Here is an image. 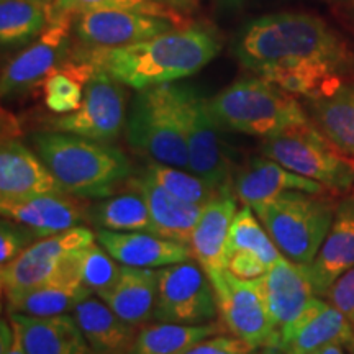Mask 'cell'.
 Instances as JSON below:
<instances>
[{
    "mask_svg": "<svg viewBox=\"0 0 354 354\" xmlns=\"http://www.w3.org/2000/svg\"><path fill=\"white\" fill-rule=\"evenodd\" d=\"M95 354H130L136 326L122 320L104 300L87 297L71 312Z\"/></svg>",
    "mask_w": 354,
    "mask_h": 354,
    "instance_id": "cell-26",
    "label": "cell"
},
{
    "mask_svg": "<svg viewBox=\"0 0 354 354\" xmlns=\"http://www.w3.org/2000/svg\"><path fill=\"white\" fill-rule=\"evenodd\" d=\"M336 209L330 196L287 190L253 210L279 251L294 263L308 266L330 232Z\"/></svg>",
    "mask_w": 354,
    "mask_h": 354,
    "instance_id": "cell-5",
    "label": "cell"
},
{
    "mask_svg": "<svg viewBox=\"0 0 354 354\" xmlns=\"http://www.w3.org/2000/svg\"><path fill=\"white\" fill-rule=\"evenodd\" d=\"M214 286L218 315L225 328L256 348L277 346L279 335L256 281L233 276L228 269L207 272Z\"/></svg>",
    "mask_w": 354,
    "mask_h": 354,
    "instance_id": "cell-11",
    "label": "cell"
},
{
    "mask_svg": "<svg viewBox=\"0 0 354 354\" xmlns=\"http://www.w3.org/2000/svg\"><path fill=\"white\" fill-rule=\"evenodd\" d=\"M261 154L323 184L335 196L354 187V159L331 143L312 120L263 140Z\"/></svg>",
    "mask_w": 354,
    "mask_h": 354,
    "instance_id": "cell-7",
    "label": "cell"
},
{
    "mask_svg": "<svg viewBox=\"0 0 354 354\" xmlns=\"http://www.w3.org/2000/svg\"><path fill=\"white\" fill-rule=\"evenodd\" d=\"M261 354H284V353H282L281 348H277V346H266V348H263Z\"/></svg>",
    "mask_w": 354,
    "mask_h": 354,
    "instance_id": "cell-44",
    "label": "cell"
},
{
    "mask_svg": "<svg viewBox=\"0 0 354 354\" xmlns=\"http://www.w3.org/2000/svg\"><path fill=\"white\" fill-rule=\"evenodd\" d=\"M225 2H228L230 6H238V3H241L243 0H225Z\"/></svg>",
    "mask_w": 354,
    "mask_h": 354,
    "instance_id": "cell-46",
    "label": "cell"
},
{
    "mask_svg": "<svg viewBox=\"0 0 354 354\" xmlns=\"http://www.w3.org/2000/svg\"><path fill=\"white\" fill-rule=\"evenodd\" d=\"M0 210L3 218L15 221L41 238L81 227L87 215L86 207L68 197V194L0 201Z\"/></svg>",
    "mask_w": 354,
    "mask_h": 354,
    "instance_id": "cell-20",
    "label": "cell"
},
{
    "mask_svg": "<svg viewBox=\"0 0 354 354\" xmlns=\"http://www.w3.org/2000/svg\"><path fill=\"white\" fill-rule=\"evenodd\" d=\"M94 241H97V234L81 225L33 243L0 269L3 294L44 284L63 271L74 251Z\"/></svg>",
    "mask_w": 354,
    "mask_h": 354,
    "instance_id": "cell-12",
    "label": "cell"
},
{
    "mask_svg": "<svg viewBox=\"0 0 354 354\" xmlns=\"http://www.w3.org/2000/svg\"><path fill=\"white\" fill-rule=\"evenodd\" d=\"M176 26L183 25L145 13L99 10L77 15L74 35L86 46H123L169 32Z\"/></svg>",
    "mask_w": 354,
    "mask_h": 354,
    "instance_id": "cell-15",
    "label": "cell"
},
{
    "mask_svg": "<svg viewBox=\"0 0 354 354\" xmlns=\"http://www.w3.org/2000/svg\"><path fill=\"white\" fill-rule=\"evenodd\" d=\"M143 196L151 215L154 233L166 240L190 245L192 233L202 214V205L172 196L161 185L141 174L130 183Z\"/></svg>",
    "mask_w": 354,
    "mask_h": 354,
    "instance_id": "cell-25",
    "label": "cell"
},
{
    "mask_svg": "<svg viewBox=\"0 0 354 354\" xmlns=\"http://www.w3.org/2000/svg\"><path fill=\"white\" fill-rule=\"evenodd\" d=\"M125 87L104 71L91 69V76L84 84V97L79 109L46 120L48 130L102 143L118 138L125 125Z\"/></svg>",
    "mask_w": 354,
    "mask_h": 354,
    "instance_id": "cell-9",
    "label": "cell"
},
{
    "mask_svg": "<svg viewBox=\"0 0 354 354\" xmlns=\"http://www.w3.org/2000/svg\"><path fill=\"white\" fill-rule=\"evenodd\" d=\"M74 251L66 268L44 284L6 294L8 312L33 317H53L73 312L92 292L81 281Z\"/></svg>",
    "mask_w": 354,
    "mask_h": 354,
    "instance_id": "cell-19",
    "label": "cell"
},
{
    "mask_svg": "<svg viewBox=\"0 0 354 354\" xmlns=\"http://www.w3.org/2000/svg\"><path fill=\"white\" fill-rule=\"evenodd\" d=\"M207 104L223 130L263 140L310 120L297 95L259 76L238 79Z\"/></svg>",
    "mask_w": 354,
    "mask_h": 354,
    "instance_id": "cell-4",
    "label": "cell"
},
{
    "mask_svg": "<svg viewBox=\"0 0 354 354\" xmlns=\"http://www.w3.org/2000/svg\"><path fill=\"white\" fill-rule=\"evenodd\" d=\"M100 243L118 263L130 268L161 269L194 258L189 245L166 240L154 233L109 232L97 230Z\"/></svg>",
    "mask_w": 354,
    "mask_h": 354,
    "instance_id": "cell-21",
    "label": "cell"
},
{
    "mask_svg": "<svg viewBox=\"0 0 354 354\" xmlns=\"http://www.w3.org/2000/svg\"><path fill=\"white\" fill-rule=\"evenodd\" d=\"M233 251L256 254L268 266V269L284 256L250 205H243V209L234 215L228 238V254Z\"/></svg>",
    "mask_w": 354,
    "mask_h": 354,
    "instance_id": "cell-33",
    "label": "cell"
},
{
    "mask_svg": "<svg viewBox=\"0 0 354 354\" xmlns=\"http://www.w3.org/2000/svg\"><path fill=\"white\" fill-rule=\"evenodd\" d=\"M254 281L258 282L277 335L289 326L317 295L308 266L294 263L286 256L277 259Z\"/></svg>",
    "mask_w": 354,
    "mask_h": 354,
    "instance_id": "cell-16",
    "label": "cell"
},
{
    "mask_svg": "<svg viewBox=\"0 0 354 354\" xmlns=\"http://www.w3.org/2000/svg\"><path fill=\"white\" fill-rule=\"evenodd\" d=\"M0 354H26L19 326L8 317L0 323Z\"/></svg>",
    "mask_w": 354,
    "mask_h": 354,
    "instance_id": "cell-41",
    "label": "cell"
},
{
    "mask_svg": "<svg viewBox=\"0 0 354 354\" xmlns=\"http://www.w3.org/2000/svg\"><path fill=\"white\" fill-rule=\"evenodd\" d=\"M287 190L335 196L323 184L295 174L268 156L251 158L234 179V192L238 201H241L243 205H250L251 209L269 203Z\"/></svg>",
    "mask_w": 354,
    "mask_h": 354,
    "instance_id": "cell-18",
    "label": "cell"
},
{
    "mask_svg": "<svg viewBox=\"0 0 354 354\" xmlns=\"http://www.w3.org/2000/svg\"><path fill=\"white\" fill-rule=\"evenodd\" d=\"M43 2H46V3H48V6H53V3H55V2H56V0H43Z\"/></svg>",
    "mask_w": 354,
    "mask_h": 354,
    "instance_id": "cell-47",
    "label": "cell"
},
{
    "mask_svg": "<svg viewBox=\"0 0 354 354\" xmlns=\"http://www.w3.org/2000/svg\"><path fill=\"white\" fill-rule=\"evenodd\" d=\"M133 149L162 165L189 171V153L177 84L138 91L127 118Z\"/></svg>",
    "mask_w": 354,
    "mask_h": 354,
    "instance_id": "cell-6",
    "label": "cell"
},
{
    "mask_svg": "<svg viewBox=\"0 0 354 354\" xmlns=\"http://www.w3.org/2000/svg\"><path fill=\"white\" fill-rule=\"evenodd\" d=\"M73 15H57L50 20L44 32L6 64L0 77L3 97L28 91L44 81L68 57L71 50Z\"/></svg>",
    "mask_w": 354,
    "mask_h": 354,
    "instance_id": "cell-13",
    "label": "cell"
},
{
    "mask_svg": "<svg viewBox=\"0 0 354 354\" xmlns=\"http://www.w3.org/2000/svg\"><path fill=\"white\" fill-rule=\"evenodd\" d=\"M323 2L331 3V6H339V3H344V2H346V0H323Z\"/></svg>",
    "mask_w": 354,
    "mask_h": 354,
    "instance_id": "cell-45",
    "label": "cell"
},
{
    "mask_svg": "<svg viewBox=\"0 0 354 354\" xmlns=\"http://www.w3.org/2000/svg\"><path fill=\"white\" fill-rule=\"evenodd\" d=\"M220 331L221 325L216 322L202 325L158 322L138 331L130 354H187L196 344Z\"/></svg>",
    "mask_w": 354,
    "mask_h": 354,
    "instance_id": "cell-29",
    "label": "cell"
},
{
    "mask_svg": "<svg viewBox=\"0 0 354 354\" xmlns=\"http://www.w3.org/2000/svg\"><path fill=\"white\" fill-rule=\"evenodd\" d=\"M50 24V6L43 0H0V41L17 46L39 37Z\"/></svg>",
    "mask_w": 354,
    "mask_h": 354,
    "instance_id": "cell-31",
    "label": "cell"
},
{
    "mask_svg": "<svg viewBox=\"0 0 354 354\" xmlns=\"http://www.w3.org/2000/svg\"><path fill=\"white\" fill-rule=\"evenodd\" d=\"M227 269L233 276L245 279V281H254V279H259L268 271V266L253 253L233 251V253L228 254Z\"/></svg>",
    "mask_w": 354,
    "mask_h": 354,
    "instance_id": "cell-40",
    "label": "cell"
},
{
    "mask_svg": "<svg viewBox=\"0 0 354 354\" xmlns=\"http://www.w3.org/2000/svg\"><path fill=\"white\" fill-rule=\"evenodd\" d=\"M68 194L44 161L20 140L3 138L0 148V201Z\"/></svg>",
    "mask_w": 354,
    "mask_h": 354,
    "instance_id": "cell-17",
    "label": "cell"
},
{
    "mask_svg": "<svg viewBox=\"0 0 354 354\" xmlns=\"http://www.w3.org/2000/svg\"><path fill=\"white\" fill-rule=\"evenodd\" d=\"M30 234L15 221H2L0 228V264L7 266L26 250Z\"/></svg>",
    "mask_w": 354,
    "mask_h": 354,
    "instance_id": "cell-37",
    "label": "cell"
},
{
    "mask_svg": "<svg viewBox=\"0 0 354 354\" xmlns=\"http://www.w3.org/2000/svg\"><path fill=\"white\" fill-rule=\"evenodd\" d=\"M143 176L161 185L172 196L202 207L218 197L220 194H223L225 190H230L216 187L209 180L202 179L187 169H180V167L162 165V162L156 161H151L145 167Z\"/></svg>",
    "mask_w": 354,
    "mask_h": 354,
    "instance_id": "cell-32",
    "label": "cell"
},
{
    "mask_svg": "<svg viewBox=\"0 0 354 354\" xmlns=\"http://www.w3.org/2000/svg\"><path fill=\"white\" fill-rule=\"evenodd\" d=\"M326 297L330 299L331 305H335L348 318V322L354 328V268L344 272L330 287V290L326 292Z\"/></svg>",
    "mask_w": 354,
    "mask_h": 354,
    "instance_id": "cell-38",
    "label": "cell"
},
{
    "mask_svg": "<svg viewBox=\"0 0 354 354\" xmlns=\"http://www.w3.org/2000/svg\"><path fill=\"white\" fill-rule=\"evenodd\" d=\"M307 109L318 130L354 159V81L333 94L307 100Z\"/></svg>",
    "mask_w": 354,
    "mask_h": 354,
    "instance_id": "cell-28",
    "label": "cell"
},
{
    "mask_svg": "<svg viewBox=\"0 0 354 354\" xmlns=\"http://www.w3.org/2000/svg\"><path fill=\"white\" fill-rule=\"evenodd\" d=\"M308 354H344L342 344H328V346H323L317 351L308 353Z\"/></svg>",
    "mask_w": 354,
    "mask_h": 354,
    "instance_id": "cell-43",
    "label": "cell"
},
{
    "mask_svg": "<svg viewBox=\"0 0 354 354\" xmlns=\"http://www.w3.org/2000/svg\"><path fill=\"white\" fill-rule=\"evenodd\" d=\"M158 299L154 318L158 322L202 325L218 315L214 286L205 269L194 261L158 269Z\"/></svg>",
    "mask_w": 354,
    "mask_h": 354,
    "instance_id": "cell-10",
    "label": "cell"
},
{
    "mask_svg": "<svg viewBox=\"0 0 354 354\" xmlns=\"http://www.w3.org/2000/svg\"><path fill=\"white\" fill-rule=\"evenodd\" d=\"M243 68L305 99L333 94L354 81V53L317 15L281 12L243 26L233 44Z\"/></svg>",
    "mask_w": 354,
    "mask_h": 354,
    "instance_id": "cell-1",
    "label": "cell"
},
{
    "mask_svg": "<svg viewBox=\"0 0 354 354\" xmlns=\"http://www.w3.org/2000/svg\"><path fill=\"white\" fill-rule=\"evenodd\" d=\"M109 196L91 210L92 220L100 230L109 232H143L154 233L153 220L145 198L138 190ZM156 234V233H154Z\"/></svg>",
    "mask_w": 354,
    "mask_h": 354,
    "instance_id": "cell-30",
    "label": "cell"
},
{
    "mask_svg": "<svg viewBox=\"0 0 354 354\" xmlns=\"http://www.w3.org/2000/svg\"><path fill=\"white\" fill-rule=\"evenodd\" d=\"M236 212L238 201L230 190H225L203 205L189 246L194 259L205 269V272L227 269L230 230Z\"/></svg>",
    "mask_w": 354,
    "mask_h": 354,
    "instance_id": "cell-23",
    "label": "cell"
},
{
    "mask_svg": "<svg viewBox=\"0 0 354 354\" xmlns=\"http://www.w3.org/2000/svg\"><path fill=\"white\" fill-rule=\"evenodd\" d=\"M76 259L81 281L92 294H97L100 299L107 295L120 279V263L100 243L97 245V241H94L77 250Z\"/></svg>",
    "mask_w": 354,
    "mask_h": 354,
    "instance_id": "cell-35",
    "label": "cell"
},
{
    "mask_svg": "<svg viewBox=\"0 0 354 354\" xmlns=\"http://www.w3.org/2000/svg\"><path fill=\"white\" fill-rule=\"evenodd\" d=\"M354 268V201L338 205L335 220L315 259L308 264L310 279L317 295H326L330 287Z\"/></svg>",
    "mask_w": 354,
    "mask_h": 354,
    "instance_id": "cell-22",
    "label": "cell"
},
{
    "mask_svg": "<svg viewBox=\"0 0 354 354\" xmlns=\"http://www.w3.org/2000/svg\"><path fill=\"white\" fill-rule=\"evenodd\" d=\"M158 271L149 268H130L122 264L120 279L102 300L122 320L143 326L154 317L158 299Z\"/></svg>",
    "mask_w": 354,
    "mask_h": 354,
    "instance_id": "cell-27",
    "label": "cell"
},
{
    "mask_svg": "<svg viewBox=\"0 0 354 354\" xmlns=\"http://www.w3.org/2000/svg\"><path fill=\"white\" fill-rule=\"evenodd\" d=\"M8 317L19 326L26 354H95L69 313L33 317L10 312Z\"/></svg>",
    "mask_w": 354,
    "mask_h": 354,
    "instance_id": "cell-24",
    "label": "cell"
},
{
    "mask_svg": "<svg viewBox=\"0 0 354 354\" xmlns=\"http://www.w3.org/2000/svg\"><path fill=\"white\" fill-rule=\"evenodd\" d=\"M351 3H353V6H354V0H351Z\"/></svg>",
    "mask_w": 354,
    "mask_h": 354,
    "instance_id": "cell-48",
    "label": "cell"
},
{
    "mask_svg": "<svg viewBox=\"0 0 354 354\" xmlns=\"http://www.w3.org/2000/svg\"><path fill=\"white\" fill-rule=\"evenodd\" d=\"M99 10H123L145 13V15L161 17L177 25H187L183 13L158 0H56L50 6V20L57 15L77 17L86 12Z\"/></svg>",
    "mask_w": 354,
    "mask_h": 354,
    "instance_id": "cell-34",
    "label": "cell"
},
{
    "mask_svg": "<svg viewBox=\"0 0 354 354\" xmlns=\"http://www.w3.org/2000/svg\"><path fill=\"white\" fill-rule=\"evenodd\" d=\"M158 2L169 6L177 12L192 13L198 7V0H158Z\"/></svg>",
    "mask_w": 354,
    "mask_h": 354,
    "instance_id": "cell-42",
    "label": "cell"
},
{
    "mask_svg": "<svg viewBox=\"0 0 354 354\" xmlns=\"http://www.w3.org/2000/svg\"><path fill=\"white\" fill-rule=\"evenodd\" d=\"M32 140L38 156L73 197H109L131 174L127 154L102 141L51 130L35 133Z\"/></svg>",
    "mask_w": 354,
    "mask_h": 354,
    "instance_id": "cell-3",
    "label": "cell"
},
{
    "mask_svg": "<svg viewBox=\"0 0 354 354\" xmlns=\"http://www.w3.org/2000/svg\"><path fill=\"white\" fill-rule=\"evenodd\" d=\"M253 351V346L236 336L214 335L196 344L187 354H251Z\"/></svg>",
    "mask_w": 354,
    "mask_h": 354,
    "instance_id": "cell-39",
    "label": "cell"
},
{
    "mask_svg": "<svg viewBox=\"0 0 354 354\" xmlns=\"http://www.w3.org/2000/svg\"><path fill=\"white\" fill-rule=\"evenodd\" d=\"M86 81L69 66L56 69L44 79V102L46 107L56 115L74 112L81 105Z\"/></svg>",
    "mask_w": 354,
    "mask_h": 354,
    "instance_id": "cell-36",
    "label": "cell"
},
{
    "mask_svg": "<svg viewBox=\"0 0 354 354\" xmlns=\"http://www.w3.org/2000/svg\"><path fill=\"white\" fill-rule=\"evenodd\" d=\"M183 112L185 141L189 153V171L220 189H230L233 158L221 128L210 113L207 97L194 87L177 84Z\"/></svg>",
    "mask_w": 354,
    "mask_h": 354,
    "instance_id": "cell-8",
    "label": "cell"
},
{
    "mask_svg": "<svg viewBox=\"0 0 354 354\" xmlns=\"http://www.w3.org/2000/svg\"><path fill=\"white\" fill-rule=\"evenodd\" d=\"M328 344H342L354 353V328L335 305L313 297L279 333L277 348L284 354H308Z\"/></svg>",
    "mask_w": 354,
    "mask_h": 354,
    "instance_id": "cell-14",
    "label": "cell"
},
{
    "mask_svg": "<svg viewBox=\"0 0 354 354\" xmlns=\"http://www.w3.org/2000/svg\"><path fill=\"white\" fill-rule=\"evenodd\" d=\"M220 51L221 39L212 26L187 24L138 43L81 48L71 61L104 71L123 86L143 91L194 76Z\"/></svg>",
    "mask_w": 354,
    "mask_h": 354,
    "instance_id": "cell-2",
    "label": "cell"
}]
</instances>
